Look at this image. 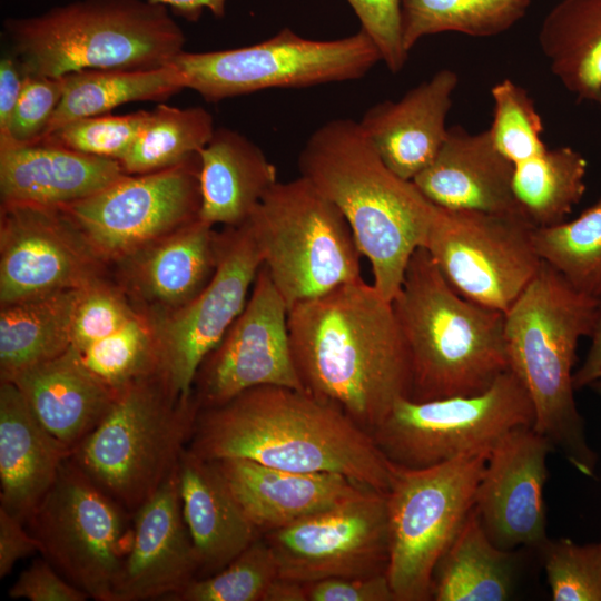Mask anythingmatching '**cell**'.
Instances as JSON below:
<instances>
[{
  "instance_id": "obj_34",
  "label": "cell",
  "mask_w": 601,
  "mask_h": 601,
  "mask_svg": "<svg viewBox=\"0 0 601 601\" xmlns=\"http://www.w3.org/2000/svg\"><path fill=\"white\" fill-rule=\"evenodd\" d=\"M587 169V159L569 146L515 164L513 190L529 220L535 227L564 221L585 193Z\"/></svg>"
},
{
  "instance_id": "obj_46",
  "label": "cell",
  "mask_w": 601,
  "mask_h": 601,
  "mask_svg": "<svg viewBox=\"0 0 601 601\" xmlns=\"http://www.w3.org/2000/svg\"><path fill=\"white\" fill-rule=\"evenodd\" d=\"M11 599L86 601L89 595L66 580L46 559L36 560L9 589Z\"/></svg>"
},
{
  "instance_id": "obj_50",
  "label": "cell",
  "mask_w": 601,
  "mask_h": 601,
  "mask_svg": "<svg viewBox=\"0 0 601 601\" xmlns=\"http://www.w3.org/2000/svg\"><path fill=\"white\" fill-rule=\"evenodd\" d=\"M590 337V349L579 370L573 374L575 390L590 386L601 380V305Z\"/></svg>"
},
{
  "instance_id": "obj_39",
  "label": "cell",
  "mask_w": 601,
  "mask_h": 601,
  "mask_svg": "<svg viewBox=\"0 0 601 601\" xmlns=\"http://www.w3.org/2000/svg\"><path fill=\"white\" fill-rule=\"evenodd\" d=\"M276 558L264 536L220 571L196 578L170 601H263L270 584L278 578Z\"/></svg>"
},
{
  "instance_id": "obj_14",
  "label": "cell",
  "mask_w": 601,
  "mask_h": 601,
  "mask_svg": "<svg viewBox=\"0 0 601 601\" xmlns=\"http://www.w3.org/2000/svg\"><path fill=\"white\" fill-rule=\"evenodd\" d=\"M200 160L125 175L97 194L60 207L106 264L117 263L199 218Z\"/></svg>"
},
{
  "instance_id": "obj_44",
  "label": "cell",
  "mask_w": 601,
  "mask_h": 601,
  "mask_svg": "<svg viewBox=\"0 0 601 601\" xmlns=\"http://www.w3.org/2000/svg\"><path fill=\"white\" fill-rule=\"evenodd\" d=\"M63 77L24 73L23 87L0 148L40 141L63 92Z\"/></svg>"
},
{
  "instance_id": "obj_26",
  "label": "cell",
  "mask_w": 601,
  "mask_h": 601,
  "mask_svg": "<svg viewBox=\"0 0 601 601\" xmlns=\"http://www.w3.org/2000/svg\"><path fill=\"white\" fill-rule=\"evenodd\" d=\"M183 516L191 539L198 578L224 569L258 536L215 461L183 451L178 462Z\"/></svg>"
},
{
  "instance_id": "obj_41",
  "label": "cell",
  "mask_w": 601,
  "mask_h": 601,
  "mask_svg": "<svg viewBox=\"0 0 601 601\" xmlns=\"http://www.w3.org/2000/svg\"><path fill=\"white\" fill-rule=\"evenodd\" d=\"M538 549L554 601H601V541L546 539Z\"/></svg>"
},
{
  "instance_id": "obj_19",
  "label": "cell",
  "mask_w": 601,
  "mask_h": 601,
  "mask_svg": "<svg viewBox=\"0 0 601 601\" xmlns=\"http://www.w3.org/2000/svg\"><path fill=\"white\" fill-rule=\"evenodd\" d=\"M551 450L533 426H520L489 453L474 508L500 549H538L548 539L544 486Z\"/></svg>"
},
{
  "instance_id": "obj_10",
  "label": "cell",
  "mask_w": 601,
  "mask_h": 601,
  "mask_svg": "<svg viewBox=\"0 0 601 601\" xmlns=\"http://www.w3.org/2000/svg\"><path fill=\"white\" fill-rule=\"evenodd\" d=\"M381 53L362 29L314 40L283 29L256 45L207 52L183 51L173 61L186 88L217 102L269 88H303L364 77Z\"/></svg>"
},
{
  "instance_id": "obj_5",
  "label": "cell",
  "mask_w": 601,
  "mask_h": 601,
  "mask_svg": "<svg viewBox=\"0 0 601 601\" xmlns=\"http://www.w3.org/2000/svg\"><path fill=\"white\" fill-rule=\"evenodd\" d=\"M411 366V400L474 395L510 368L504 313L460 295L424 247L392 299Z\"/></svg>"
},
{
  "instance_id": "obj_15",
  "label": "cell",
  "mask_w": 601,
  "mask_h": 601,
  "mask_svg": "<svg viewBox=\"0 0 601 601\" xmlns=\"http://www.w3.org/2000/svg\"><path fill=\"white\" fill-rule=\"evenodd\" d=\"M263 265L245 223L220 231L217 268L191 300L160 315L154 326L158 374L178 398H190L197 372L243 312Z\"/></svg>"
},
{
  "instance_id": "obj_38",
  "label": "cell",
  "mask_w": 601,
  "mask_h": 601,
  "mask_svg": "<svg viewBox=\"0 0 601 601\" xmlns=\"http://www.w3.org/2000/svg\"><path fill=\"white\" fill-rule=\"evenodd\" d=\"M77 353L85 366L115 392L158 373L154 326L140 311L120 328Z\"/></svg>"
},
{
  "instance_id": "obj_28",
  "label": "cell",
  "mask_w": 601,
  "mask_h": 601,
  "mask_svg": "<svg viewBox=\"0 0 601 601\" xmlns=\"http://www.w3.org/2000/svg\"><path fill=\"white\" fill-rule=\"evenodd\" d=\"M11 382L40 424L72 452L102 421L118 394L85 366L72 347Z\"/></svg>"
},
{
  "instance_id": "obj_23",
  "label": "cell",
  "mask_w": 601,
  "mask_h": 601,
  "mask_svg": "<svg viewBox=\"0 0 601 601\" xmlns=\"http://www.w3.org/2000/svg\"><path fill=\"white\" fill-rule=\"evenodd\" d=\"M457 85L455 71L441 69L397 101L372 106L358 121L382 160L400 177L413 180L437 154L447 135L446 118Z\"/></svg>"
},
{
  "instance_id": "obj_2",
  "label": "cell",
  "mask_w": 601,
  "mask_h": 601,
  "mask_svg": "<svg viewBox=\"0 0 601 601\" xmlns=\"http://www.w3.org/2000/svg\"><path fill=\"white\" fill-rule=\"evenodd\" d=\"M186 447L210 461L338 473L382 493L390 485V461L371 433L337 407L285 386L253 387L199 408Z\"/></svg>"
},
{
  "instance_id": "obj_17",
  "label": "cell",
  "mask_w": 601,
  "mask_h": 601,
  "mask_svg": "<svg viewBox=\"0 0 601 601\" xmlns=\"http://www.w3.org/2000/svg\"><path fill=\"white\" fill-rule=\"evenodd\" d=\"M264 385L305 391L290 347L288 306L262 265L243 312L201 363L193 395L206 408Z\"/></svg>"
},
{
  "instance_id": "obj_6",
  "label": "cell",
  "mask_w": 601,
  "mask_h": 601,
  "mask_svg": "<svg viewBox=\"0 0 601 601\" xmlns=\"http://www.w3.org/2000/svg\"><path fill=\"white\" fill-rule=\"evenodd\" d=\"M3 31L24 73L63 77L81 70H150L173 63L186 37L168 8L149 0H76Z\"/></svg>"
},
{
  "instance_id": "obj_22",
  "label": "cell",
  "mask_w": 601,
  "mask_h": 601,
  "mask_svg": "<svg viewBox=\"0 0 601 601\" xmlns=\"http://www.w3.org/2000/svg\"><path fill=\"white\" fill-rule=\"evenodd\" d=\"M513 169L489 129L471 134L454 126L433 160L412 181L446 209L528 218L513 190Z\"/></svg>"
},
{
  "instance_id": "obj_35",
  "label": "cell",
  "mask_w": 601,
  "mask_h": 601,
  "mask_svg": "<svg viewBox=\"0 0 601 601\" xmlns=\"http://www.w3.org/2000/svg\"><path fill=\"white\" fill-rule=\"evenodd\" d=\"M531 0H401L402 39L410 53L423 38L441 32L493 37L523 19Z\"/></svg>"
},
{
  "instance_id": "obj_43",
  "label": "cell",
  "mask_w": 601,
  "mask_h": 601,
  "mask_svg": "<svg viewBox=\"0 0 601 601\" xmlns=\"http://www.w3.org/2000/svg\"><path fill=\"white\" fill-rule=\"evenodd\" d=\"M138 309L119 286L104 276L81 287L76 300L71 347L81 352L127 323Z\"/></svg>"
},
{
  "instance_id": "obj_30",
  "label": "cell",
  "mask_w": 601,
  "mask_h": 601,
  "mask_svg": "<svg viewBox=\"0 0 601 601\" xmlns=\"http://www.w3.org/2000/svg\"><path fill=\"white\" fill-rule=\"evenodd\" d=\"M538 42L562 86L601 107V0L559 1L544 17Z\"/></svg>"
},
{
  "instance_id": "obj_1",
  "label": "cell",
  "mask_w": 601,
  "mask_h": 601,
  "mask_svg": "<svg viewBox=\"0 0 601 601\" xmlns=\"http://www.w3.org/2000/svg\"><path fill=\"white\" fill-rule=\"evenodd\" d=\"M294 363L306 392L368 433L411 397L408 353L392 302L364 279L288 309Z\"/></svg>"
},
{
  "instance_id": "obj_25",
  "label": "cell",
  "mask_w": 601,
  "mask_h": 601,
  "mask_svg": "<svg viewBox=\"0 0 601 601\" xmlns=\"http://www.w3.org/2000/svg\"><path fill=\"white\" fill-rule=\"evenodd\" d=\"M127 175L118 160L49 141L0 148L1 204L63 207Z\"/></svg>"
},
{
  "instance_id": "obj_27",
  "label": "cell",
  "mask_w": 601,
  "mask_h": 601,
  "mask_svg": "<svg viewBox=\"0 0 601 601\" xmlns=\"http://www.w3.org/2000/svg\"><path fill=\"white\" fill-rule=\"evenodd\" d=\"M71 454L40 424L18 386L1 381L0 506L26 522Z\"/></svg>"
},
{
  "instance_id": "obj_13",
  "label": "cell",
  "mask_w": 601,
  "mask_h": 601,
  "mask_svg": "<svg viewBox=\"0 0 601 601\" xmlns=\"http://www.w3.org/2000/svg\"><path fill=\"white\" fill-rule=\"evenodd\" d=\"M534 228L521 216L440 206L424 248L460 295L506 313L542 264Z\"/></svg>"
},
{
  "instance_id": "obj_36",
  "label": "cell",
  "mask_w": 601,
  "mask_h": 601,
  "mask_svg": "<svg viewBox=\"0 0 601 601\" xmlns=\"http://www.w3.org/2000/svg\"><path fill=\"white\" fill-rule=\"evenodd\" d=\"M214 131L213 116L205 108L159 104L149 110L131 149L120 164L128 175L174 167L197 155Z\"/></svg>"
},
{
  "instance_id": "obj_20",
  "label": "cell",
  "mask_w": 601,
  "mask_h": 601,
  "mask_svg": "<svg viewBox=\"0 0 601 601\" xmlns=\"http://www.w3.org/2000/svg\"><path fill=\"white\" fill-rule=\"evenodd\" d=\"M198 561L181 510L178 465L135 512L132 540L114 601L167 600L198 578Z\"/></svg>"
},
{
  "instance_id": "obj_12",
  "label": "cell",
  "mask_w": 601,
  "mask_h": 601,
  "mask_svg": "<svg viewBox=\"0 0 601 601\" xmlns=\"http://www.w3.org/2000/svg\"><path fill=\"white\" fill-rule=\"evenodd\" d=\"M128 511L68 457L26 523L43 558L97 601L114 587L132 540Z\"/></svg>"
},
{
  "instance_id": "obj_33",
  "label": "cell",
  "mask_w": 601,
  "mask_h": 601,
  "mask_svg": "<svg viewBox=\"0 0 601 601\" xmlns=\"http://www.w3.org/2000/svg\"><path fill=\"white\" fill-rule=\"evenodd\" d=\"M59 105L43 137L81 118L109 114L118 106L164 100L186 88L174 63L150 70H81L63 76Z\"/></svg>"
},
{
  "instance_id": "obj_53",
  "label": "cell",
  "mask_w": 601,
  "mask_h": 601,
  "mask_svg": "<svg viewBox=\"0 0 601 601\" xmlns=\"http://www.w3.org/2000/svg\"><path fill=\"white\" fill-rule=\"evenodd\" d=\"M601 396V380L590 385Z\"/></svg>"
},
{
  "instance_id": "obj_8",
  "label": "cell",
  "mask_w": 601,
  "mask_h": 601,
  "mask_svg": "<svg viewBox=\"0 0 601 601\" xmlns=\"http://www.w3.org/2000/svg\"><path fill=\"white\" fill-rule=\"evenodd\" d=\"M246 224L288 309L363 278V255L348 223L302 176L277 181Z\"/></svg>"
},
{
  "instance_id": "obj_42",
  "label": "cell",
  "mask_w": 601,
  "mask_h": 601,
  "mask_svg": "<svg viewBox=\"0 0 601 601\" xmlns=\"http://www.w3.org/2000/svg\"><path fill=\"white\" fill-rule=\"evenodd\" d=\"M148 114L149 110H138L81 118L60 126L40 141L120 162L131 149Z\"/></svg>"
},
{
  "instance_id": "obj_49",
  "label": "cell",
  "mask_w": 601,
  "mask_h": 601,
  "mask_svg": "<svg viewBox=\"0 0 601 601\" xmlns=\"http://www.w3.org/2000/svg\"><path fill=\"white\" fill-rule=\"evenodd\" d=\"M24 81V72L13 55L0 60V139L8 134Z\"/></svg>"
},
{
  "instance_id": "obj_48",
  "label": "cell",
  "mask_w": 601,
  "mask_h": 601,
  "mask_svg": "<svg viewBox=\"0 0 601 601\" xmlns=\"http://www.w3.org/2000/svg\"><path fill=\"white\" fill-rule=\"evenodd\" d=\"M23 521L0 506V578L7 577L14 564L40 552L37 539L24 528Z\"/></svg>"
},
{
  "instance_id": "obj_45",
  "label": "cell",
  "mask_w": 601,
  "mask_h": 601,
  "mask_svg": "<svg viewBox=\"0 0 601 601\" xmlns=\"http://www.w3.org/2000/svg\"><path fill=\"white\" fill-rule=\"evenodd\" d=\"M377 47L390 71H401L408 58L402 39L401 0H347Z\"/></svg>"
},
{
  "instance_id": "obj_11",
  "label": "cell",
  "mask_w": 601,
  "mask_h": 601,
  "mask_svg": "<svg viewBox=\"0 0 601 601\" xmlns=\"http://www.w3.org/2000/svg\"><path fill=\"white\" fill-rule=\"evenodd\" d=\"M533 422L531 398L509 368L479 394L401 398L372 436L388 461L417 469L490 453L509 432Z\"/></svg>"
},
{
  "instance_id": "obj_31",
  "label": "cell",
  "mask_w": 601,
  "mask_h": 601,
  "mask_svg": "<svg viewBox=\"0 0 601 601\" xmlns=\"http://www.w3.org/2000/svg\"><path fill=\"white\" fill-rule=\"evenodd\" d=\"M79 289L52 292L1 306V381H11L71 347L72 316Z\"/></svg>"
},
{
  "instance_id": "obj_24",
  "label": "cell",
  "mask_w": 601,
  "mask_h": 601,
  "mask_svg": "<svg viewBox=\"0 0 601 601\" xmlns=\"http://www.w3.org/2000/svg\"><path fill=\"white\" fill-rule=\"evenodd\" d=\"M215 462L246 516L263 534L371 490L338 473L295 472L246 459Z\"/></svg>"
},
{
  "instance_id": "obj_52",
  "label": "cell",
  "mask_w": 601,
  "mask_h": 601,
  "mask_svg": "<svg viewBox=\"0 0 601 601\" xmlns=\"http://www.w3.org/2000/svg\"><path fill=\"white\" fill-rule=\"evenodd\" d=\"M263 601H308L306 584L278 577Z\"/></svg>"
},
{
  "instance_id": "obj_4",
  "label": "cell",
  "mask_w": 601,
  "mask_h": 601,
  "mask_svg": "<svg viewBox=\"0 0 601 601\" xmlns=\"http://www.w3.org/2000/svg\"><path fill=\"white\" fill-rule=\"evenodd\" d=\"M600 305L601 299L579 292L542 260L504 313L510 370L531 398L533 428L585 476L594 475L598 456L575 404L572 371L579 341L591 336Z\"/></svg>"
},
{
  "instance_id": "obj_40",
  "label": "cell",
  "mask_w": 601,
  "mask_h": 601,
  "mask_svg": "<svg viewBox=\"0 0 601 601\" xmlns=\"http://www.w3.org/2000/svg\"><path fill=\"white\" fill-rule=\"evenodd\" d=\"M493 121L489 131L496 149L513 165L543 152V120L529 92L503 79L491 88Z\"/></svg>"
},
{
  "instance_id": "obj_9",
  "label": "cell",
  "mask_w": 601,
  "mask_h": 601,
  "mask_svg": "<svg viewBox=\"0 0 601 601\" xmlns=\"http://www.w3.org/2000/svg\"><path fill=\"white\" fill-rule=\"evenodd\" d=\"M487 456L417 469L390 461L386 575L396 601L432 599L435 568L474 508Z\"/></svg>"
},
{
  "instance_id": "obj_18",
  "label": "cell",
  "mask_w": 601,
  "mask_h": 601,
  "mask_svg": "<svg viewBox=\"0 0 601 601\" xmlns=\"http://www.w3.org/2000/svg\"><path fill=\"white\" fill-rule=\"evenodd\" d=\"M106 266L61 208L1 204V306L81 288L104 276Z\"/></svg>"
},
{
  "instance_id": "obj_21",
  "label": "cell",
  "mask_w": 601,
  "mask_h": 601,
  "mask_svg": "<svg viewBox=\"0 0 601 601\" xmlns=\"http://www.w3.org/2000/svg\"><path fill=\"white\" fill-rule=\"evenodd\" d=\"M219 240L220 233L198 218L117 262L118 284L147 315L177 309L211 279Z\"/></svg>"
},
{
  "instance_id": "obj_7",
  "label": "cell",
  "mask_w": 601,
  "mask_h": 601,
  "mask_svg": "<svg viewBox=\"0 0 601 601\" xmlns=\"http://www.w3.org/2000/svg\"><path fill=\"white\" fill-rule=\"evenodd\" d=\"M198 411L194 395L174 396L158 373L138 378L70 457L134 513L177 467Z\"/></svg>"
},
{
  "instance_id": "obj_29",
  "label": "cell",
  "mask_w": 601,
  "mask_h": 601,
  "mask_svg": "<svg viewBox=\"0 0 601 601\" xmlns=\"http://www.w3.org/2000/svg\"><path fill=\"white\" fill-rule=\"evenodd\" d=\"M198 155L199 218L214 227L245 224L278 181L275 165L257 145L236 130L215 128Z\"/></svg>"
},
{
  "instance_id": "obj_16",
  "label": "cell",
  "mask_w": 601,
  "mask_h": 601,
  "mask_svg": "<svg viewBox=\"0 0 601 601\" xmlns=\"http://www.w3.org/2000/svg\"><path fill=\"white\" fill-rule=\"evenodd\" d=\"M276 558L279 578L300 583L386 572V493L361 496L263 535Z\"/></svg>"
},
{
  "instance_id": "obj_47",
  "label": "cell",
  "mask_w": 601,
  "mask_h": 601,
  "mask_svg": "<svg viewBox=\"0 0 601 601\" xmlns=\"http://www.w3.org/2000/svg\"><path fill=\"white\" fill-rule=\"evenodd\" d=\"M308 601H396L386 572L306 584Z\"/></svg>"
},
{
  "instance_id": "obj_32",
  "label": "cell",
  "mask_w": 601,
  "mask_h": 601,
  "mask_svg": "<svg viewBox=\"0 0 601 601\" xmlns=\"http://www.w3.org/2000/svg\"><path fill=\"white\" fill-rule=\"evenodd\" d=\"M515 555L489 538L475 508L439 561L432 584L436 601H504L515 581Z\"/></svg>"
},
{
  "instance_id": "obj_51",
  "label": "cell",
  "mask_w": 601,
  "mask_h": 601,
  "mask_svg": "<svg viewBox=\"0 0 601 601\" xmlns=\"http://www.w3.org/2000/svg\"><path fill=\"white\" fill-rule=\"evenodd\" d=\"M170 8L175 14L188 21H197L205 10H209L215 17L225 14L227 0H149Z\"/></svg>"
},
{
  "instance_id": "obj_37",
  "label": "cell",
  "mask_w": 601,
  "mask_h": 601,
  "mask_svg": "<svg viewBox=\"0 0 601 601\" xmlns=\"http://www.w3.org/2000/svg\"><path fill=\"white\" fill-rule=\"evenodd\" d=\"M533 243L575 289L601 299V197L575 219L535 227Z\"/></svg>"
},
{
  "instance_id": "obj_3",
  "label": "cell",
  "mask_w": 601,
  "mask_h": 601,
  "mask_svg": "<svg viewBox=\"0 0 601 601\" xmlns=\"http://www.w3.org/2000/svg\"><path fill=\"white\" fill-rule=\"evenodd\" d=\"M298 168L341 210L371 264L374 286L392 302L440 206L391 170L353 119L318 127L299 154Z\"/></svg>"
}]
</instances>
